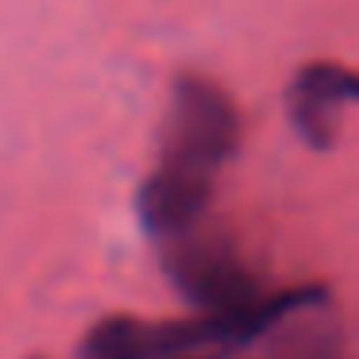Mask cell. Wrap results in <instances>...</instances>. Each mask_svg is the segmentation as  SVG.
<instances>
[{
  "label": "cell",
  "mask_w": 359,
  "mask_h": 359,
  "mask_svg": "<svg viewBox=\"0 0 359 359\" xmlns=\"http://www.w3.org/2000/svg\"><path fill=\"white\" fill-rule=\"evenodd\" d=\"M236 147V109L212 81L182 78L170 101L163 158L140 189V217L155 236H186L205 212L220 166Z\"/></svg>",
  "instance_id": "6da1fadb"
},
{
  "label": "cell",
  "mask_w": 359,
  "mask_h": 359,
  "mask_svg": "<svg viewBox=\"0 0 359 359\" xmlns=\"http://www.w3.org/2000/svg\"><path fill=\"white\" fill-rule=\"evenodd\" d=\"M286 297L209 309L197 320L109 317L86 336L81 359H236L271 325Z\"/></svg>",
  "instance_id": "7a4b0ae2"
},
{
  "label": "cell",
  "mask_w": 359,
  "mask_h": 359,
  "mask_svg": "<svg viewBox=\"0 0 359 359\" xmlns=\"http://www.w3.org/2000/svg\"><path fill=\"white\" fill-rule=\"evenodd\" d=\"M355 93L359 86L351 70L336 62H313L290 86V120L313 147H328L340 132L344 112L355 101Z\"/></svg>",
  "instance_id": "3957f363"
}]
</instances>
